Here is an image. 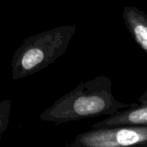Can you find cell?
<instances>
[{
  "mask_svg": "<svg viewBox=\"0 0 147 147\" xmlns=\"http://www.w3.org/2000/svg\"><path fill=\"white\" fill-rule=\"evenodd\" d=\"M65 147H147V127L120 125L91 127Z\"/></svg>",
  "mask_w": 147,
  "mask_h": 147,
  "instance_id": "3957f363",
  "label": "cell"
},
{
  "mask_svg": "<svg viewBox=\"0 0 147 147\" xmlns=\"http://www.w3.org/2000/svg\"><path fill=\"white\" fill-rule=\"evenodd\" d=\"M11 109V102L3 100L0 102V140L3 132L7 129Z\"/></svg>",
  "mask_w": 147,
  "mask_h": 147,
  "instance_id": "8992f818",
  "label": "cell"
},
{
  "mask_svg": "<svg viewBox=\"0 0 147 147\" xmlns=\"http://www.w3.org/2000/svg\"><path fill=\"white\" fill-rule=\"evenodd\" d=\"M123 19L134 41L147 54V15L135 6H126Z\"/></svg>",
  "mask_w": 147,
  "mask_h": 147,
  "instance_id": "5b68a950",
  "label": "cell"
},
{
  "mask_svg": "<svg viewBox=\"0 0 147 147\" xmlns=\"http://www.w3.org/2000/svg\"><path fill=\"white\" fill-rule=\"evenodd\" d=\"M138 103H132L127 109L119 110L106 119L96 122L92 127H104L120 125L147 127V90L138 99Z\"/></svg>",
  "mask_w": 147,
  "mask_h": 147,
  "instance_id": "277c9868",
  "label": "cell"
},
{
  "mask_svg": "<svg viewBox=\"0 0 147 147\" xmlns=\"http://www.w3.org/2000/svg\"><path fill=\"white\" fill-rule=\"evenodd\" d=\"M75 33L76 26L65 25L26 39L12 55L13 79L35 74L55 62L66 52Z\"/></svg>",
  "mask_w": 147,
  "mask_h": 147,
  "instance_id": "7a4b0ae2",
  "label": "cell"
},
{
  "mask_svg": "<svg viewBox=\"0 0 147 147\" xmlns=\"http://www.w3.org/2000/svg\"><path fill=\"white\" fill-rule=\"evenodd\" d=\"M129 106L115 97L112 82L108 77L98 76L82 82L56 100L41 113L40 118L45 121L65 123L102 115L109 116Z\"/></svg>",
  "mask_w": 147,
  "mask_h": 147,
  "instance_id": "6da1fadb",
  "label": "cell"
}]
</instances>
